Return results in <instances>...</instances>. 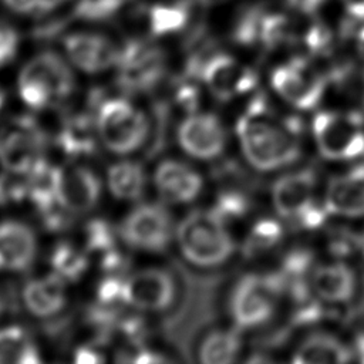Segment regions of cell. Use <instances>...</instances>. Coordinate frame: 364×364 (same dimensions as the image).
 <instances>
[{"label": "cell", "mask_w": 364, "mask_h": 364, "mask_svg": "<svg viewBox=\"0 0 364 364\" xmlns=\"http://www.w3.org/2000/svg\"><path fill=\"white\" fill-rule=\"evenodd\" d=\"M236 138L246 162L262 172L283 169L300 154L297 127L262 102L249 105L239 117Z\"/></svg>", "instance_id": "6da1fadb"}, {"label": "cell", "mask_w": 364, "mask_h": 364, "mask_svg": "<svg viewBox=\"0 0 364 364\" xmlns=\"http://www.w3.org/2000/svg\"><path fill=\"white\" fill-rule=\"evenodd\" d=\"M100 144L111 154L131 155L141 149L149 136L146 114L125 95L105 97L94 91L90 97Z\"/></svg>", "instance_id": "7a4b0ae2"}, {"label": "cell", "mask_w": 364, "mask_h": 364, "mask_svg": "<svg viewBox=\"0 0 364 364\" xmlns=\"http://www.w3.org/2000/svg\"><path fill=\"white\" fill-rule=\"evenodd\" d=\"M75 91L73 65L58 53L46 50L30 57L17 75V92L26 107L43 111L65 102Z\"/></svg>", "instance_id": "3957f363"}, {"label": "cell", "mask_w": 364, "mask_h": 364, "mask_svg": "<svg viewBox=\"0 0 364 364\" xmlns=\"http://www.w3.org/2000/svg\"><path fill=\"white\" fill-rule=\"evenodd\" d=\"M175 240L182 257L198 267L223 264L235 252L228 223L213 210L192 212L175 229Z\"/></svg>", "instance_id": "277c9868"}, {"label": "cell", "mask_w": 364, "mask_h": 364, "mask_svg": "<svg viewBox=\"0 0 364 364\" xmlns=\"http://www.w3.org/2000/svg\"><path fill=\"white\" fill-rule=\"evenodd\" d=\"M47 144V132L33 115H14L0 125V166L26 175L44 158Z\"/></svg>", "instance_id": "5b68a950"}, {"label": "cell", "mask_w": 364, "mask_h": 364, "mask_svg": "<svg viewBox=\"0 0 364 364\" xmlns=\"http://www.w3.org/2000/svg\"><path fill=\"white\" fill-rule=\"evenodd\" d=\"M311 135L318 154L328 161H351L364 155V124L354 114L321 111L313 118Z\"/></svg>", "instance_id": "8992f818"}, {"label": "cell", "mask_w": 364, "mask_h": 364, "mask_svg": "<svg viewBox=\"0 0 364 364\" xmlns=\"http://www.w3.org/2000/svg\"><path fill=\"white\" fill-rule=\"evenodd\" d=\"M114 70L117 87L124 94H141L152 90L162 78L165 57L149 40L132 37L119 46Z\"/></svg>", "instance_id": "52a82bcc"}, {"label": "cell", "mask_w": 364, "mask_h": 364, "mask_svg": "<svg viewBox=\"0 0 364 364\" xmlns=\"http://www.w3.org/2000/svg\"><path fill=\"white\" fill-rule=\"evenodd\" d=\"M283 280L247 274L233 287L229 300L232 321L239 330L256 328L270 320L276 310Z\"/></svg>", "instance_id": "ba28073f"}, {"label": "cell", "mask_w": 364, "mask_h": 364, "mask_svg": "<svg viewBox=\"0 0 364 364\" xmlns=\"http://www.w3.org/2000/svg\"><path fill=\"white\" fill-rule=\"evenodd\" d=\"M175 229L172 216L162 203H139L125 215L118 233L128 247L158 253L175 239Z\"/></svg>", "instance_id": "9c48e42d"}, {"label": "cell", "mask_w": 364, "mask_h": 364, "mask_svg": "<svg viewBox=\"0 0 364 364\" xmlns=\"http://www.w3.org/2000/svg\"><path fill=\"white\" fill-rule=\"evenodd\" d=\"M270 84L276 95L296 109H311L323 98L324 75L304 58H293L277 65Z\"/></svg>", "instance_id": "30bf717a"}, {"label": "cell", "mask_w": 364, "mask_h": 364, "mask_svg": "<svg viewBox=\"0 0 364 364\" xmlns=\"http://www.w3.org/2000/svg\"><path fill=\"white\" fill-rule=\"evenodd\" d=\"M176 296L173 277L164 269H139L124 279V301L141 313H161Z\"/></svg>", "instance_id": "8fae6325"}, {"label": "cell", "mask_w": 364, "mask_h": 364, "mask_svg": "<svg viewBox=\"0 0 364 364\" xmlns=\"http://www.w3.org/2000/svg\"><path fill=\"white\" fill-rule=\"evenodd\" d=\"M68 63L85 74H101L115 67L119 46L97 31H71L61 41Z\"/></svg>", "instance_id": "7c38bea8"}, {"label": "cell", "mask_w": 364, "mask_h": 364, "mask_svg": "<svg viewBox=\"0 0 364 364\" xmlns=\"http://www.w3.org/2000/svg\"><path fill=\"white\" fill-rule=\"evenodd\" d=\"M176 139L188 156L200 161H212L226 148L222 122L208 112H189L178 127Z\"/></svg>", "instance_id": "4fadbf2b"}, {"label": "cell", "mask_w": 364, "mask_h": 364, "mask_svg": "<svg viewBox=\"0 0 364 364\" xmlns=\"http://www.w3.org/2000/svg\"><path fill=\"white\" fill-rule=\"evenodd\" d=\"M202 80L208 91L219 101L242 98L257 84L256 74L250 67L226 54H216L205 63Z\"/></svg>", "instance_id": "5bb4252c"}, {"label": "cell", "mask_w": 364, "mask_h": 364, "mask_svg": "<svg viewBox=\"0 0 364 364\" xmlns=\"http://www.w3.org/2000/svg\"><path fill=\"white\" fill-rule=\"evenodd\" d=\"M102 193L98 175L85 165L60 166L58 203L74 216L90 213L97 208Z\"/></svg>", "instance_id": "9a60e30c"}, {"label": "cell", "mask_w": 364, "mask_h": 364, "mask_svg": "<svg viewBox=\"0 0 364 364\" xmlns=\"http://www.w3.org/2000/svg\"><path fill=\"white\" fill-rule=\"evenodd\" d=\"M316 178L309 171H293L277 178L272 186L270 198L276 213L296 222L316 200Z\"/></svg>", "instance_id": "2e32d148"}, {"label": "cell", "mask_w": 364, "mask_h": 364, "mask_svg": "<svg viewBox=\"0 0 364 364\" xmlns=\"http://www.w3.org/2000/svg\"><path fill=\"white\" fill-rule=\"evenodd\" d=\"M152 181L158 195L165 202L175 205L193 202L203 189L200 173L191 165L176 159L159 162L154 171Z\"/></svg>", "instance_id": "e0dca14e"}, {"label": "cell", "mask_w": 364, "mask_h": 364, "mask_svg": "<svg viewBox=\"0 0 364 364\" xmlns=\"http://www.w3.org/2000/svg\"><path fill=\"white\" fill-rule=\"evenodd\" d=\"M37 255L34 230L17 219L0 222V270L11 273L27 272Z\"/></svg>", "instance_id": "ac0fdd59"}, {"label": "cell", "mask_w": 364, "mask_h": 364, "mask_svg": "<svg viewBox=\"0 0 364 364\" xmlns=\"http://www.w3.org/2000/svg\"><path fill=\"white\" fill-rule=\"evenodd\" d=\"M310 290L327 304L348 303L357 290L354 270L344 260H330L310 272Z\"/></svg>", "instance_id": "d6986e66"}, {"label": "cell", "mask_w": 364, "mask_h": 364, "mask_svg": "<svg viewBox=\"0 0 364 364\" xmlns=\"http://www.w3.org/2000/svg\"><path fill=\"white\" fill-rule=\"evenodd\" d=\"M323 202L330 215L350 219L364 216V165L334 176L326 188Z\"/></svg>", "instance_id": "ffe728a7"}, {"label": "cell", "mask_w": 364, "mask_h": 364, "mask_svg": "<svg viewBox=\"0 0 364 364\" xmlns=\"http://www.w3.org/2000/svg\"><path fill=\"white\" fill-rule=\"evenodd\" d=\"M65 280L54 272L26 282L21 300L24 309L36 318L47 320L58 316L67 304Z\"/></svg>", "instance_id": "44dd1931"}, {"label": "cell", "mask_w": 364, "mask_h": 364, "mask_svg": "<svg viewBox=\"0 0 364 364\" xmlns=\"http://www.w3.org/2000/svg\"><path fill=\"white\" fill-rule=\"evenodd\" d=\"M98 142L94 114L90 109L64 117L55 135L58 149L71 161L94 155Z\"/></svg>", "instance_id": "7402d4cb"}, {"label": "cell", "mask_w": 364, "mask_h": 364, "mask_svg": "<svg viewBox=\"0 0 364 364\" xmlns=\"http://www.w3.org/2000/svg\"><path fill=\"white\" fill-rule=\"evenodd\" d=\"M296 364H344L351 363L350 346L328 334H316L306 338L293 351Z\"/></svg>", "instance_id": "603a6c76"}, {"label": "cell", "mask_w": 364, "mask_h": 364, "mask_svg": "<svg viewBox=\"0 0 364 364\" xmlns=\"http://www.w3.org/2000/svg\"><path fill=\"white\" fill-rule=\"evenodd\" d=\"M107 186L109 193L118 200H138L146 188L145 169L136 161H117L107 169Z\"/></svg>", "instance_id": "cb8c5ba5"}, {"label": "cell", "mask_w": 364, "mask_h": 364, "mask_svg": "<svg viewBox=\"0 0 364 364\" xmlns=\"http://www.w3.org/2000/svg\"><path fill=\"white\" fill-rule=\"evenodd\" d=\"M58 172L60 166H55L43 158L24 175L27 199L37 213L58 203Z\"/></svg>", "instance_id": "d4e9b609"}, {"label": "cell", "mask_w": 364, "mask_h": 364, "mask_svg": "<svg viewBox=\"0 0 364 364\" xmlns=\"http://www.w3.org/2000/svg\"><path fill=\"white\" fill-rule=\"evenodd\" d=\"M41 353L33 334L20 324L0 328V364H38Z\"/></svg>", "instance_id": "484cf974"}, {"label": "cell", "mask_w": 364, "mask_h": 364, "mask_svg": "<svg viewBox=\"0 0 364 364\" xmlns=\"http://www.w3.org/2000/svg\"><path fill=\"white\" fill-rule=\"evenodd\" d=\"M240 353L239 328H216L202 338L198 347V360L203 364H230L237 361Z\"/></svg>", "instance_id": "4316f807"}, {"label": "cell", "mask_w": 364, "mask_h": 364, "mask_svg": "<svg viewBox=\"0 0 364 364\" xmlns=\"http://www.w3.org/2000/svg\"><path fill=\"white\" fill-rule=\"evenodd\" d=\"M48 262L55 274L65 282H78L90 267V257L85 249L77 247L68 240H60L48 255Z\"/></svg>", "instance_id": "83f0119b"}, {"label": "cell", "mask_w": 364, "mask_h": 364, "mask_svg": "<svg viewBox=\"0 0 364 364\" xmlns=\"http://www.w3.org/2000/svg\"><path fill=\"white\" fill-rule=\"evenodd\" d=\"M284 230L274 218H259L249 228L243 240V253L247 257H260L282 242Z\"/></svg>", "instance_id": "f1b7e54d"}, {"label": "cell", "mask_w": 364, "mask_h": 364, "mask_svg": "<svg viewBox=\"0 0 364 364\" xmlns=\"http://www.w3.org/2000/svg\"><path fill=\"white\" fill-rule=\"evenodd\" d=\"M188 21V10L181 4H152L146 10L148 31L154 37L181 31Z\"/></svg>", "instance_id": "f546056e"}, {"label": "cell", "mask_w": 364, "mask_h": 364, "mask_svg": "<svg viewBox=\"0 0 364 364\" xmlns=\"http://www.w3.org/2000/svg\"><path fill=\"white\" fill-rule=\"evenodd\" d=\"M85 252L102 256L109 250L117 249V240L119 237L118 228L102 218H92L84 226Z\"/></svg>", "instance_id": "4dcf8cb0"}, {"label": "cell", "mask_w": 364, "mask_h": 364, "mask_svg": "<svg viewBox=\"0 0 364 364\" xmlns=\"http://www.w3.org/2000/svg\"><path fill=\"white\" fill-rule=\"evenodd\" d=\"M125 0H75L74 14L84 21H104L115 16Z\"/></svg>", "instance_id": "1f68e13d"}, {"label": "cell", "mask_w": 364, "mask_h": 364, "mask_svg": "<svg viewBox=\"0 0 364 364\" xmlns=\"http://www.w3.org/2000/svg\"><path fill=\"white\" fill-rule=\"evenodd\" d=\"M247 209H249V203L240 192L226 191L218 195L215 206L210 210H213L222 220L228 223L229 220L243 218Z\"/></svg>", "instance_id": "d6a6232c"}, {"label": "cell", "mask_w": 364, "mask_h": 364, "mask_svg": "<svg viewBox=\"0 0 364 364\" xmlns=\"http://www.w3.org/2000/svg\"><path fill=\"white\" fill-rule=\"evenodd\" d=\"M14 14L23 17H41L50 14L71 0H1Z\"/></svg>", "instance_id": "836d02e7"}, {"label": "cell", "mask_w": 364, "mask_h": 364, "mask_svg": "<svg viewBox=\"0 0 364 364\" xmlns=\"http://www.w3.org/2000/svg\"><path fill=\"white\" fill-rule=\"evenodd\" d=\"M124 279L119 274H104L95 287V301L107 306H122L124 301Z\"/></svg>", "instance_id": "e575fe53"}, {"label": "cell", "mask_w": 364, "mask_h": 364, "mask_svg": "<svg viewBox=\"0 0 364 364\" xmlns=\"http://www.w3.org/2000/svg\"><path fill=\"white\" fill-rule=\"evenodd\" d=\"M27 199V186L24 175L10 172L0 173V206L18 203Z\"/></svg>", "instance_id": "d590c367"}, {"label": "cell", "mask_w": 364, "mask_h": 364, "mask_svg": "<svg viewBox=\"0 0 364 364\" xmlns=\"http://www.w3.org/2000/svg\"><path fill=\"white\" fill-rule=\"evenodd\" d=\"M20 48V34L18 30L4 21L0 20V70L9 65L17 55Z\"/></svg>", "instance_id": "8d00e7d4"}, {"label": "cell", "mask_w": 364, "mask_h": 364, "mask_svg": "<svg viewBox=\"0 0 364 364\" xmlns=\"http://www.w3.org/2000/svg\"><path fill=\"white\" fill-rule=\"evenodd\" d=\"M327 250L334 260H343L354 252H360V237H354L348 232H334L327 239Z\"/></svg>", "instance_id": "74e56055"}, {"label": "cell", "mask_w": 364, "mask_h": 364, "mask_svg": "<svg viewBox=\"0 0 364 364\" xmlns=\"http://www.w3.org/2000/svg\"><path fill=\"white\" fill-rule=\"evenodd\" d=\"M311 255L306 250L296 249L286 255L283 260V274L291 280H299L306 272L310 270Z\"/></svg>", "instance_id": "f35d334b"}, {"label": "cell", "mask_w": 364, "mask_h": 364, "mask_svg": "<svg viewBox=\"0 0 364 364\" xmlns=\"http://www.w3.org/2000/svg\"><path fill=\"white\" fill-rule=\"evenodd\" d=\"M105 360L104 354L92 344L78 346L74 350V361L78 364H98Z\"/></svg>", "instance_id": "ab89813d"}, {"label": "cell", "mask_w": 364, "mask_h": 364, "mask_svg": "<svg viewBox=\"0 0 364 364\" xmlns=\"http://www.w3.org/2000/svg\"><path fill=\"white\" fill-rule=\"evenodd\" d=\"M353 21H364V0H341Z\"/></svg>", "instance_id": "60d3db41"}, {"label": "cell", "mask_w": 364, "mask_h": 364, "mask_svg": "<svg viewBox=\"0 0 364 364\" xmlns=\"http://www.w3.org/2000/svg\"><path fill=\"white\" fill-rule=\"evenodd\" d=\"M348 346H350L353 361L364 364V331H358L351 340V344Z\"/></svg>", "instance_id": "b9f144b4"}, {"label": "cell", "mask_w": 364, "mask_h": 364, "mask_svg": "<svg viewBox=\"0 0 364 364\" xmlns=\"http://www.w3.org/2000/svg\"><path fill=\"white\" fill-rule=\"evenodd\" d=\"M4 102H6V95H4V91L0 88V111L4 107Z\"/></svg>", "instance_id": "7bdbcfd3"}, {"label": "cell", "mask_w": 364, "mask_h": 364, "mask_svg": "<svg viewBox=\"0 0 364 364\" xmlns=\"http://www.w3.org/2000/svg\"><path fill=\"white\" fill-rule=\"evenodd\" d=\"M4 307H6V301H4V297H3V294L0 291V314L4 311Z\"/></svg>", "instance_id": "ee69618b"}, {"label": "cell", "mask_w": 364, "mask_h": 364, "mask_svg": "<svg viewBox=\"0 0 364 364\" xmlns=\"http://www.w3.org/2000/svg\"><path fill=\"white\" fill-rule=\"evenodd\" d=\"M360 253L364 256V233L360 236Z\"/></svg>", "instance_id": "f6af8a7d"}]
</instances>
